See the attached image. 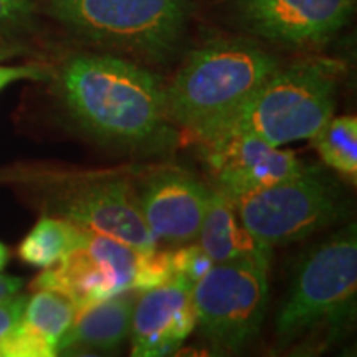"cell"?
I'll return each instance as SVG.
<instances>
[{
    "label": "cell",
    "instance_id": "5bb4252c",
    "mask_svg": "<svg viewBox=\"0 0 357 357\" xmlns=\"http://www.w3.org/2000/svg\"><path fill=\"white\" fill-rule=\"evenodd\" d=\"M134 303L136 300L131 291H126L79 310L73 324L61 337L56 354L118 349L131 331Z\"/></svg>",
    "mask_w": 357,
    "mask_h": 357
},
{
    "label": "cell",
    "instance_id": "e0dca14e",
    "mask_svg": "<svg viewBox=\"0 0 357 357\" xmlns=\"http://www.w3.org/2000/svg\"><path fill=\"white\" fill-rule=\"evenodd\" d=\"M78 307L63 294L52 289H37L26 300L22 324L56 351L61 337L73 324Z\"/></svg>",
    "mask_w": 357,
    "mask_h": 357
},
{
    "label": "cell",
    "instance_id": "2e32d148",
    "mask_svg": "<svg viewBox=\"0 0 357 357\" xmlns=\"http://www.w3.org/2000/svg\"><path fill=\"white\" fill-rule=\"evenodd\" d=\"M86 230L56 215H43L22 240L19 257L37 268L56 265L83 242Z\"/></svg>",
    "mask_w": 357,
    "mask_h": 357
},
{
    "label": "cell",
    "instance_id": "277c9868",
    "mask_svg": "<svg viewBox=\"0 0 357 357\" xmlns=\"http://www.w3.org/2000/svg\"><path fill=\"white\" fill-rule=\"evenodd\" d=\"M342 71L331 58H307L278 68L202 141L229 132L252 134L276 147L311 139L333 118Z\"/></svg>",
    "mask_w": 357,
    "mask_h": 357
},
{
    "label": "cell",
    "instance_id": "9a60e30c",
    "mask_svg": "<svg viewBox=\"0 0 357 357\" xmlns=\"http://www.w3.org/2000/svg\"><path fill=\"white\" fill-rule=\"evenodd\" d=\"M197 243L213 263L234 260H258L270 263L271 248L261 245L236 215L234 200L212 190L211 202L200 225Z\"/></svg>",
    "mask_w": 357,
    "mask_h": 357
},
{
    "label": "cell",
    "instance_id": "3957f363",
    "mask_svg": "<svg viewBox=\"0 0 357 357\" xmlns=\"http://www.w3.org/2000/svg\"><path fill=\"white\" fill-rule=\"evenodd\" d=\"M45 12L68 32L98 48L149 65L176 55L192 0H43Z\"/></svg>",
    "mask_w": 357,
    "mask_h": 357
},
{
    "label": "cell",
    "instance_id": "cb8c5ba5",
    "mask_svg": "<svg viewBox=\"0 0 357 357\" xmlns=\"http://www.w3.org/2000/svg\"><path fill=\"white\" fill-rule=\"evenodd\" d=\"M8 258H10V252H8L7 245H3L2 242H0V271L7 266Z\"/></svg>",
    "mask_w": 357,
    "mask_h": 357
},
{
    "label": "cell",
    "instance_id": "30bf717a",
    "mask_svg": "<svg viewBox=\"0 0 357 357\" xmlns=\"http://www.w3.org/2000/svg\"><path fill=\"white\" fill-rule=\"evenodd\" d=\"M132 187L142 220L158 242L172 247L197 242L212 189L176 167L134 174Z\"/></svg>",
    "mask_w": 357,
    "mask_h": 357
},
{
    "label": "cell",
    "instance_id": "603a6c76",
    "mask_svg": "<svg viewBox=\"0 0 357 357\" xmlns=\"http://www.w3.org/2000/svg\"><path fill=\"white\" fill-rule=\"evenodd\" d=\"M22 287H24V280L22 278L0 273V301L19 293Z\"/></svg>",
    "mask_w": 357,
    "mask_h": 357
},
{
    "label": "cell",
    "instance_id": "9c48e42d",
    "mask_svg": "<svg viewBox=\"0 0 357 357\" xmlns=\"http://www.w3.org/2000/svg\"><path fill=\"white\" fill-rule=\"evenodd\" d=\"M268 268L250 258L213 263L192 287L195 326L215 351L238 352L258 337L268 306Z\"/></svg>",
    "mask_w": 357,
    "mask_h": 357
},
{
    "label": "cell",
    "instance_id": "52a82bcc",
    "mask_svg": "<svg viewBox=\"0 0 357 357\" xmlns=\"http://www.w3.org/2000/svg\"><path fill=\"white\" fill-rule=\"evenodd\" d=\"M245 229L268 248L301 242L349 213L344 190L324 169L303 166L294 176L235 199Z\"/></svg>",
    "mask_w": 357,
    "mask_h": 357
},
{
    "label": "cell",
    "instance_id": "ac0fdd59",
    "mask_svg": "<svg viewBox=\"0 0 357 357\" xmlns=\"http://www.w3.org/2000/svg\"><path fill=\"white\" fill-rule=\"evenodd\" d=\"M312 147L328 167L352 178L357 177V119L356 116H337L329 119L314 136Z\"/></svg>",
    "mask_w": 357,
    "mask_h": 357
},
{
    "label": "cell",
    "instance_id": "6da1fadb",
    "mask_svg": "<svg viewBox=\"0 0 357 357\" xmlns=\"http://www.w3.org/2000/svg\"><path fill=\"white\" fill-rule=\"evenodd\" d=\"M56 86L70 118L102 144L153 151L174 141L162 83L137 61L75 53L61 65Z\"/></svg>",
    "mask_w": 357,
    "mask_h": 357
},
{
    "label": "cell",
    "instance_id": "7a4b0ae2",
    "mask_svg": "<svg viewBox=\"0 0 357 357\" xmlns=\"http://www.w3.org/2000/svg\"><path fill=\"white\" fill-rule=\"evenodd\" d=\"M280 61L247 38L202 45L164 86L167 119L202 141L235 113L276 70Z\"/></svg>",
    "mask_w": 357,
    "mask_h": 357
},
{
    "label": "cell",
    "instance_id": "8992f818",
    "mask_svg": "<svg viewBox=\"0 0 357 357\" xmlns=\"http://www.w3.org/2000/svg\"><path fill=\"white\" fill-rule=\"evenodd\" d=\"M33 289H52L79 310L126 291H146L172 278L171 252H142L108 235L86 231L56 266L43 268Z\"/></svg>",
    "mask_w": 357,
    "mask_h": 357
},
{
    "label": "cell",
    "instance_id": "ba28073f",
    "mask_svg": "<svg viewBox=\"0 0 357 357\" xmlns=\"http://www.w3.org/2000/svg\"><path fill=\"white\" fill-rule=\"evenodd\" d=\"M134 174L123 171L58 172L32 177L50 215L66 218L86 231L108 235L142 252L159 242L142 220L132 187Z\"/></svg>",
    "mask_w": 357,
    "mask_h": 357
},
{
    "label": "cell",
    "instance_id": "ffe728a7",
    "mask_svg": "<svg viewBox=\"0 0 357 357\" xmlns=\"http://www.w3.org/2000/svg\"><path fill=\"white\" fill-rule=\"evenodd\" d=\"M33 0H0V38H12L32 29Z\"/></svg>",
    "mask_w": 357,
    "mask_h": 357
},
{
    "label": "cell",
    "instance_id": "8fae6325",
    "mask_svg": "<svg viewBox=\"0 0 357 357\" xmlns=\"http://www.w3.org/2000/svg\"><path fill=\"white\" fill-rule=\"evenodd\" d=\"M356 0H235L240 25L291 48L328 43L349 24Z\"/></svg>",
    "mask_w": 357,
    "mask_h": 357
},
{
    "label": "cell",
    "instance_id": "5b68a950",
    "mask_svg": "<svg viewBox=\"0 0 357 357\" xmlns=\"http://www.w3.org/2000/svg\"><path fill=\"white\" fill-rule=\"evenodd\" d=\"M357 231L349 223L301 253L275 319L281 346L337 333L356 314Z\"/></svg>",
    "mask_w": 357,
    "mask_h": 357
},
{
    "label": "cell",
    "instance_id": "7402d4cb",
    "mask_svg": "<svg viewBox=\"0 0 357 357\" xmlns=\"http://www.w3.org/2000/svg\"><path fill=\"white\" fill-rule=\"evenodd\" d=\"M50 77L48 70L40 65H0V91L22 79L42 82Z\"/></svg>",
    "mask_w": 357,
    "mask_h": 357
},
{
    "label": "cell",
    "instance_id": "d6986e66",
    "mask_svg": "<svg viewBox=\"0 0 357 357\" xmlns=\"http://www.w3.org/2000/svg\"><path fill=\"white\" fill-rule=\"evenodd\" d=\"M171 265L172 276L182 278L190 287H194L211 270L213 261L199 243L192 242L187 245H181L176 252H171Z\"/></svg>",
    "mask_w": 357,
    "mask_h": 357
},
{
    "label": "cell",
    "instance_id": "44dd1931",
    "mask_svg": "<svg viewBox=\"0 0 357 357\" xmlns=\"http://www.w3.org/2000/svg\"><path fill=\"white\" fill-rule=\"evenodd\" d=\"M26 300L29 296L17 293L7 300L0 301V341L10 336L20 324Z\"/></svg>",
    "mask_w": 357,
    "mask_h": 357
},
{
    "label": "cell",
    "instance_id": "4fadbf2b",
    "mask_svg": "<svg viewBox=\"0 0 357 357\" xmlns=\"http://www.w3.org/2000/svg\"><path fill=\"white\" fill-rule=\"evenodd\" d=\"M195 329L192 287L172 276L159 287L146 289L134 303L131 318V354L134 357L169 356L184 344Z\"/></svg>",
    "mask_w": 357,
    "mask_h": 357
},
{
    "label": "cell",
    "instance_id": "7c38bea8",
    "mask_svg": "<svg viewBox=\"0 0 357 357\" xmlns=\"http://www.w3.org/2000/svg\"><path fill=\"white\" fill-rule=\"evenodd\" d=\"M200 146L217 190L230 200L273 185L303 169L291 151L268 144L252 134H218Z\"/></svg>",
    "mask_w": 357,
    "mask_h": 357
}]
</instances>
